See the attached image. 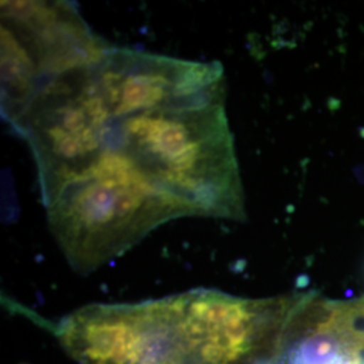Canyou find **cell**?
I'll return each instance as SVG.
<instances>
[{
    "label": "cell",
    "instance_id": "cell-1",
    "mask_svg": "<svg viewBox=\"0 0 364 364\" xmlns=\"http://www.w3.org/2000/svg\"><path fill=\"white\" fill-rule=\"evenodd\" d=\"M224 97L225 88L108 117L88 166L99 159L127 171L189 216L242 220L243 191Z\"/></svg>",
    "mask_w": 364,
    "mask_h": 364
},
{
    "label": "cell",
    "instance_id": "cell-2",
    "mask_svg": "<svg viewBox=\"0 0 364 364\" xmlns=\"http://www.w3.org/2000/svg\"><path fill=\"white\" fill-rule=\"evenodd\" d=\"M45 207L53 236L82 275L124 254L161 224L188 216L144 185L100 174L68 182Z\"/></svg>",
    "mask_w": 364,
    "mask_h": 364
},
{
    "label": "cell",
    "instance_id": "cell-3",
    "mask_svg": "<svg viewBox=\"0 0 364 364\" xmlns=\"http://www.w3.org/2000/svg\"><path fill=\"white\" fill-rule=\"evenodd\" d=\"M108 48L69 1H3V119L11 124L46 82Z\"/></svg>",
    "mask_w": 364,
    "mask_h": 364
},
{
    "label": "cell",
    "instance_id": "cell-4",
    "mask_svg": "<svg viewBox=\"0 0 364 364\" xmlns=\"http://www.w3.org/2000/svg\"><path fill=\"white\" fill-rule=\"evenodd\" d=\"M273 364H364V306L299 294Z\"/></svg>",
    "mask_w": 364,
    "mask_h": 364
},
{
    "label": "cell",
    "instance_id": "cell-5",
    "mask_svg": "<svg viewBox=\"0 0 364 364\" xmlns=\"http://www.w3.org/2000/svg\"><path fill=\"white\" fill-rule=\"evenodd\" d=\"M266 364H273V363H266Z\"/></svg>",
    "mask_w": 364,
    "mask_h": 364
}]
</instances>
